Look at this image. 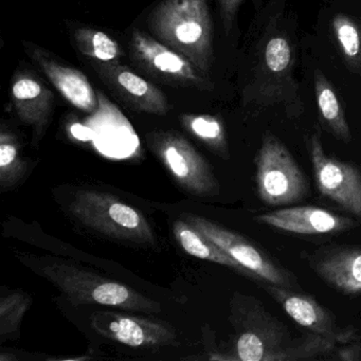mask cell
<instances>
[{
	"mask_svg": "<svg viewBox=\"0 0 361 361\" xmlns=\"http://www.w3.org/2000/svg\"><path fill=\"white\" fill-rule=\"evenodd\" d=\"M306 147L321 195L361 219V171L355 164L325 154L320 132L306 139Z\"/></svg>",
	"mask_w": 361,
	"mask_h": 361,
	"instance_id": "obj_9",
	"label": "cell"
},
{
	"mask_svg": "<svg viewBox=\"0 0 361 361\" xmlns=\"http://www.w3.org/2000/svg\"><path fill=\"white\" fill-rule=\"evenodd\" d=\"M149 25L158 41L183 54L210 77L214 50L207 0H164L152 12Z\"/></svg>",
	"mask_w": 361,
	"mask_h": 361,
	"instance_id": "obj_1",
	"label": "cell"
},
{
	"mask_svg": "<svg viewBox=\"0 0 361 361\" xmlns=\"http://www.w3.org/2000/svg\"><path fill=\"white\" fill-rule=\"evenodd\" d=\"M183 128L204 142L223 159H229L230 152L225 126L219 118L211 115H183Z\"/></svg>",
	"mask_w": 361,
	"mask_h": 361,
	"instance_id": "obj_22",
	"label": "cell"
},
{
	"mask_svg": "<svg viewBox=\"0 0 361 361\" xmlns=\"http://www.w3.org/2000/svg\"><path fill=\"white\" fill-rule=\"evenodd\" d=\"M263 287L300 326L321 335H334L341 331L335 316L310 295L271 283L263 282Z\"/></svg>",
	"mask_w": 361,
	"mask_h": 361,
	"instance_id": "obj_17",
	"label": "cell"
},
{
	"mask_svg": "<svg viewBox=\"0 0 361 361\" xmlns=\"http://www.w3.org/2000/svg\"><path fill=\"white\" fill-rule=\"evenodd\" d=\"M293 50L287 37L268 35L262 46L255 85L250 90L253 100L264 106L286 102L298 94L293 79ZM291 100V99H290Z\"/></svg>",
	"mask_w": 361,
	"mask_h": 361,
	"instance_id": "obj_10",
	"label": "cell"
},
{
	"mask_svg": "<svg viewBox=\"0 0 361 361\" xmlns=\"http://www.w3.org/2000/svg\"><path fill=\"white\" fill-rule=\"evenodd\" d=\"M354 339H356L354 329H341L334 335H321L310 331L305 337L295 340L286 361L318 358L321 355L331 353L338 344H348Z\"/></svg>",
	"mask_w": 361,
	"mask_h": 361,
	"instance_id": "obj_23",
	"label": "cell"
},
{
	"mask_svg": "<svg viewBox=\"0 0 361 361\" xmlns=\"http://www.w3.org/2000/svg\"><path fill=\"white\" fill-rule=\"evenodd\" d=\"M319 278L343 295H361V248L329 247L310 259Z\"/></svg>",
	"mask_w": 361,
	"mask_h": 361,
	"instance_id": "obj_16",
	"label": "cell"
},
{
	"mask_svg": "<svg viewBox=\"0 0 361 361\" xmlns=\"http://www.w3.org/2000/svg\"><path fill=\"white\" fill-rule=\"evenodd\" d=\"M33 270L54 285L73 305H103L130 312L157 314L162 307L136 289L78 265L51 259Z\"/></svg>",
	"mask_w": 361,
	"mask_h": 361,
	"instance_id": "obj_2",
	"label": "cell"
},
{
	"mask_svg": "<svg viewBox=\"0 0 361 361\" xmlns=\"http://www.w3.org/2000/svg\"><path fill=\"white\" fill-rule=\"evenodd\" d=\"M231 314L236 331L231 360L286 361L295 340L286 325L272 316L261 301L236 293Z\"/></svg>",
	"mask_w": 361,
	"mask_h": 361,
	"instance_id": "obj_3",
	"label": "cell"
},
{
	"mask_svg": "<svg viewBox=\"0 0 361 361\" xmlns=\"http://www.w3.org/2000/svg\"><path fill=\"white\" fill-rule=\"evenodd\" d=\"M32 304V298L16 289L1 293L0 297V339H11L20 333V323Z\"/></svg>",
	"mask_w": 361,
	"mask_h": 361,
	"instance_id": "obj_25",
	"label": "cell"
},
{
	"mask_svg": "<svg viewBox=\"0 0 361 361\" xmlns=\"http://www.w3.org/2000/svg\"><path fill=\"white\" fill-rule=\"evenodd\" d=\"M359 352H360L359 346L352 345L340 350L338 358L342 359V360H357L359 359Z\"/></svg>",
	"mask_w": 361,
	"mask_h": 361,
	"instance_id": "obj_27",
	"label": "cell"
},
{
	"mask_svg": "<svg viewBox=\"0 0 361 361\" xmlns=\"http://www.w3.org/2000/svg\"><path fill=\"white\" fill-rule=\"evenodd\" d=\"M257 193L268 206H286L301 202L310 185L288 147L267 132L255 159Z\"/></svg>",
	"mask_w": 361,
	"mask_h": 361,
	"instance_id": "obj_5",
	"label": "cell"
},
{
	"mask_svg": "<svg viewBox=\"0 0 361 361\" xmlns=\"http://www.w3.org/2000/svg\"><path fill=\"white\" fill-rule=\"evenodd\" d=\"M27 162L20 154V142L16 135L1 126L0 130V188L1 191L13 189L24 178Z\"/></svg>",
	"mask_w": 361,
	"mask_h": 361,
	"instance_id": "obj_21",
	"label": "cell"
},
{
	"mask_svg": "<svg viewBox=\"0 0 361 361\" xmlns=\"http://www.w3.org/2000/svg\"><path fill=\"white\" fill-rule=\"evenodd\" d=\"M255 221L269 227L302 235H325L356 227L354 219L314 206L290 207L264 213Z\"/></svg>",
	"mask_w": 361,
	"mask_h": 361,
	"instance_id": "obj_14",
	"label": "cell"
},
{
	"mask_svg": "<svg viewBox=\"0 0 361 361\" xmlns=\"http://www.w3.org/2000/svg\"><path fill=\"white\" fill-rule=\"evenodd\" d=\"M26 48L31 59L67 102L85 113H94L98 109V96L82 71L63 65L45 50L32 44H27Z\"/></svg>",
	"mask_w": 361,
	"mask_h": 361,
	"instance_id": "obj_15",
	"label": "cell"
},
{
	"mask_svg": "<svg viewBox=\"0 0 361 361\" xmlns=\"http://www.w3.org/2000/svg\"><path fill=\"white\" fill-rule=\"evenodd\" d=\"M242 3L243 0H219L221 20H223L226 33H230L233 28L236 13Z\"/></svg>",
	"mask_w": 361,
	"mask_h": 361,
	"instance_id": "obj_26",
	"label": "cell"
},
{
	"mask_svg": "<svg viewBox=\"0 0 361 361\" xmlns=\"http://www.w3.org/2000/svg\"><path fill=\"white\" fill-rule=\"evenodd\" d=\"M90 323L99 335L130 348H159L177 341L175 329L159 319L102 310L90 316Z\"/></svg>",
	"mask_w": 361,
	"mask_h": 361,
	"instance_id": "obj_11",
	"label": "cell"
},
{
	"mask_svg": "<svg viewBox=\"0 0 361 361\" xmlns=\"http://www.w3.org/2000/svg\"><path fill=\"white\" fill-rule=\"evenodd\" d=\"M11 99L20 121L32 128V143L37 145L51 120L54 94L37 75L18 71L12 80Z\"/></svg>",
	"mask_w": 361,
	"mask_h": 361,
	"instance_id": "obj_13",
	"label": "cell"
},
{
	"mask_svg": "<svg viewBox=\"0 0 361 361\" xmlns=\"http://www.w3.org/2000/svg\"><path fill=\"white\" fill-rule=\"evenodd\" d=\"M152 152L177 185L198 197H213L221 191L219 180L206 158L178 133L154 132L147 137Z\"/></svg>",
	"mask_w": 361,
	"mask_h": 361,
	"instance_id": "obj_6",
	"label": "cell"
},
{
	"mask_svg": "<svg viewBox=\"0 0 361 361\" xmlns=\"http://www.w3.org/2000/svg\"><path fill=\"white\" fill-rule=\"evenodd\" d=\"M78 221L107 238L153 245L156 236L147 217L134 207L104 192L79 191L69 204Z\"/></svg>",
	"mask_w": 361,
	"mask_h": 361,
	"instance_id": "obj_4",
	"label": "cell"
},
{
	"mask_svg": "<svg viewBox=\"0 0 361 361\" xmlns=\"http://www.w3.org/2000/svg\"><path fill=\"white\" fill-rule=\"evenodd\" d=\"M331 30L348 68L361 75V20L336 14L331 20Z\"/></svg>",
	"mask_w": 361,
	"mask_h": 361,
	"instance_id": "obj_20",
	"label": "cell"
},
{
	"mask_svg": "<svg viewBox=\"0 0 361 361\" xmlns=\"http://www.w3.org/2000/svg\"><path fill=\"white\" fill-rule=\"evenodd\" d=\"M183 216L188 223L238 262L247 270L249 276L287 288H298L297 280L289 270L276 263L268 253L244 236L200 215L188 213Z\"/></svg>",
	"mask_w": 361,
	"mask_h": 361,
	"instance_id": "obj_8",
	"label": "cell"
},
{
	"mask_svg": "<svg viewBox=\"0 0 361 361\" xmlns=\"http://www.w3.org/2000/svg\"><path fill=\"white\" fill-rule=\"evenodd\" d=\"M173 232L177 242L188 255L211 263L227 266L249 276L247 270L238 262L232 259L223 249L219 248L185 219H177L173 226Z\"/></svg>",
	"mask_w": 361,
	"mask_h": 361,
	"instance_id": "obj_18",
	"label": "cell"
},
{
	"mask_svg": "<svg viewBox=\"0 0 361 361\" xmlns=\"http://www.w3.org/2000/svg\"><path fill=\"white\" fill-rule=\"evenodd\" d=\"M130 56L147 75L169 85L211 92L214 84L185 56L140 30L133 31Z\"/></svg>",
	"mask_w": 361,
	"mask_h": 361,
	"instance_id": "obj_7",
	"label": "cell"
},
{
	"mask_svg": "<svg viewBox=\"0 0 361 361\" xmlns=\"http://www.w3.org/2000/svg\"><path fill=\"white\" fill-rule=\"evenodd\" d=\"M92 66L100 79L126 104L139 113L164 116L170 104L164 92L145 78L119 63L92 61Z\"/></svg>",
	"mask_w": 361,
	"mask_h": 361,
	"instance_id": "obj_12",
	"label": "cell"
},
{
	"mask_svg": "<svg viewBox=\"0 0 361 361\" xmlns=\"http://www.w3.org/2000/svg\"><path fill=\"white\" fill-rule=\"evenodd\" d=\"M314 87L319 113L325 128L338 140L350 142L352 133L345 111L333 85L319 69L314 71Z\"/></svg>",
	"mask_w": 361,
	"mask_h": 361,
	"instance_id": "obj_19",
	"label": "cell"
},
{
	"mask_svg": "<svg viewBox=\"0 0 361 361\" xmlns=\"http://www.w3.org/2000/svg\"><path fill=\"white\" fill-rule=\"evenodd\" d=\"M73 39L79 51L90 61L117 63L123 56L119 44L102 31L82 27L75 29Z\"/></svg>",
	"mask_w": 361,
	"mask_h": 361,
	"instance_id": "obj_24",
	"label": "cell"
}]
</instances>
